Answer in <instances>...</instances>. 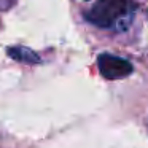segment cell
Returning a JSON list of instances; mask_svg holds the SVG:
<instances>
[{"label":"cell","mask_w":148,"mask_h":148,"mask_svg":"<svg viewBox=\"0 0 148 148\" xmlns=\"http://www.w3.org/2000/svg\"><path fill=\"white\" fill-rule=\"evenodd\" d=\"M137 3L132 0H97L84 11V19L100 29L126 30L134 21Z\"/></svg>","instance_id":"1"},{"label":"cell","mask_w":148,"mask_h":148,"mask_svg":"<svg viewBox=\"0 0 148 148\" xmlns=\"http://www.w3.org/2000/svg\"><path fill=\"white\" fill-rule=\"evenodd\" d=\"M7 54L13 61L23 62V64H40L42 62V58L34 49L27 48V46H21V45L7 48Z\"/></svg>","instance_id":"3"},{"label":"cell","mask_w":148,"mask_h":148,"mask_svg":"<svg viewBox=\"0 0 148 148\" xmlns=\"http://www.w3.org/2000/svg\"><path fill=\"white\" fill-rule=\"evenodd\" d=\"M97 67L105 80H121L134 72V67L127 59L110 53H100L97 56Z\"/></svg>","instance_id":"2"}]
</instances>
